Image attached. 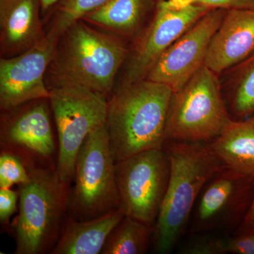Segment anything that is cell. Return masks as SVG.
Listing matches in <instances>:
<instances>
[{
	"label": "cell",
	"mask_w": 254,
	"mask_h": 254,
	"mask_svg": "<svg viewBox=\"0 0 254 254\" xmlns=\"http://www.w3.org/2000/svg\"><path fill=\"white\" fill-rule=\"evenodd\" d=\"M173 94L170 87L146 78L122 85L112 94L106 126L115 163L164 148Z\"/></svg>",
	"instance_id": "1"
},
{
	"label": "cell",
	"mask_w": 254,
	"mask_h": 254,
	"mask_svg": "<svg viewBox=\"0 0 254 254\" xmlns=\"http://www.w3.org/2000/svg\"><path fill=\"white\" fill-rule=\"evenodd\" d=\"M128 54L126 45L115 36L97 31L83 20L62 35L47 70L51 86H77L109 99L115 78Z\"/></svg>",
	"instance_id": "2"
},
{
	"label": "cell",
	"mask_w": 254,
	"mask_h": 254,
	"mask_svg": "<svg viewBox=\"0 0 254 254\" xmlns=\"http://www.w3.org/2000/svg\"><path fill=\"white\" fill-rule=\"evenodd\" d=\"M170 161L168 186L154 225V251L168 254L190 221L205 184L224 166L208 143L167 141Z\"/></svg>",
	"instance_id": "3"
},
{
	"label": "cell",
	"mask_w": 254,
	"mask_h": 254,
	"mask_svg": "<svg viewBox=\"0 0 254 254\" xmlns=\"http://www.w3.org/2000/svg\"><path fill=\"white\" fill-rule=\"evenodd\" d=\"M23 160L31 180L18 189V214L12 225L15 254H44L52 252L59 239L60 225L68 206L69 187L60 180L56 166Z\"/></svg>",
	"instance_id": "4"
},
{
	"label": "cell",
	"mask_w": 254,
	"mask_h": 254,
	"mask_svg": "<svg viewBox=\"0 0 254 254\" xmlns=\"http://www.w3.org/2000/svg\"><path fill=\"white\" fill-rule=\"evenodd\" d=\"M231 120L218 75L203 65L173 93L167 120V141L210 143Z\"/></svg>",
	"instance_id": "5"
},
{
	"label": "cell",
	"mask_w": 254,
	"mask_h": 254,
	"mask_svg": "<svg viewBox=\"0 0 254 254\" xmlns=\"http://www.w3.org/2000/svg\"><path fill=\"white\" fill-rule=\"evenodd\" d=\"M115 164L105 125L88 135L78 152L68 197L70 216L90 220L119 208Z\"/></svg>",
	"instance_id": "6"
},
{
	"label": "cell",
	"mask_w": 254,
	"mask_h": 254,
	"mask_svg": "<svg viewBox=\"0 0 254 254\" xmlns=\"http://www.w3.org/2000/svg\"><path fill=\"white\" fill-rule=\"evenodd\" d=\"M50 92L58 135L57 173L62 182L69 187L83 142L90 133L106 125L108 98L77 86L55 87Z\"/></svg>",
	"instance_id": "7"
},
{
	"label": "cell",
	"mask_w": 254,
	"mask_h": 254,
	"mask_svg": "<svg viewBox=\"0 0 254 254\" xmlns=\"http://www.w3.org/2000/svg\"><path fill=\"white\" fill-rule=\"evenodd\" d=\"M165 148L145 150L115 164L119 208L125 215L155 225L170 178Z\"/></svg>",
	"instance_id": "8"
},
{
	"label": "cell",
	"mask_w": 254,
	"mask_h": 254,
	"mask_svg": "<svg viewBox=\"0 0 254 254\" xmlns=\"http://www.w3.org/2000/svg\"><path fill=\"white\" fill-rule=\"evenodd\" d=\"M254 180L224 165L210 177L198 197L191 232L238 228L250 207Z\"/></svg>",
	"instance_id": "9"
},
{
	"label": "cell",
	"mask_w": 254,
	"mask_h": 254,
	"mask_svg": "<svg viewBox=\"0 0 254 254\" xmlns=\"http://www.w3.org/2000/svg\"><path fill=\"white\" fill-rule=\"evenodd\" d=\"M227 10L210 9L185 31L160 56L145 78L170 87L182 88L202 66L214 33Z\"/></svg>",
	"instance_id": "10"
},
{
	"label": "cell",
	"mask_w": 254,
	"mask_h": 254,
	"mask_svg": "<svg viewBox=\"0 0 254 254\" xmlns=\"http://www.w3.org/2000/svg\"><path fill=\"white\" fill-rule=\"evenodd\" d=\"M58 42L46 39L21 54L0 60V108L9 112L35 100L49 99L47 70Z\"/></svg>",
	"instance_id": "11"
},
{
	"label": "cell",
	"mask_w": 254,
	"mask_h": 254,
	"mask_svg": "<svg viewBox=\"0 0 254 254\" xmlns=\"http://www.w3.org/2000/svg\"><path fill=\"white\" fill-rule=\"evenodd\" d=\"M210 9L197 4L178 9L167 1H158L154 18L135 48L122 85L145 79L167 49Z\"/></svg>",
	"instance_id": "12"
},
{
	"label": "cell",
	"mask_w": 254,
	"mask_h": 254,
	"mask_svg": "<svg viewBox=\"0 0 254 254\" xmlns=\"http://www.w3.org/2000/svg\"><path fill=\"white\" fill-rule=\"evenodd\" d=\"M47 100H35L5 112L0 131L1 150L12 152L38 165L51 166L56 143Z\"/></svg>",
	"instance_id": "13"
},
{
	"label": "cell",
	"mask_w": 254,
	"mask_h": 254,
	"mask_svg": "<svg viewBox=\"0 0 254 254\" xmlns=\"http://www.w3.org/2000/svg\"><path fill=\"white\" fill-rule=\"evenodd\" d=\"M254 52V10H227L209 45L204 65L217 75Z\"/></svg>",
	"instance_id": "14"
},
{
	"label": "cell",
	"mask_w": 254,
	"mask_h": 254,
	"mask_svg": "<svg viewBox=\"0 0 254 254\" xmlns=\"http://www.w3.org/2000/svg\"><path fill=\"white\" fill-rule=\"evenodd\" d=\"M40 0H0V44L3 58L21 54L44 41Z\"/></svg>",
	"instance_id": "15"
},
{
	"label": "cell",
	"mask_w": 254,
	"mask_h": 254,
	"mask_svg": "<svg viewBox=\"0 0 254 254\" xmlns=\"http://www.w3.org/2000/svg\"><path fill=\"white\" fill-rule=\"evenodd\" d=\"M124 217L120 208L90 220L68 217L51 254H101L110 233Z\"/></svg>",
	"instance_id": "16"
},
{
	"label": "cell",
	"mask_w": 254,
	"mask_h": 254,
	"mask_svg": "<svg viewBox=\"0 0 254 254\" xmlns=\"http://www.w3.org/2000/svg\"><path fill=\"white\" fill-rule=\"evenodd\" d=\"M208 144L222 165L254 180V114L244 120H232Z\"/></svg>",
	"instance_id": "17"
},
{
	"label": "cell",
	"mask_w": 254,
	"mask_h": 254,
	"mask_svg": "<svg viewBox=\"0 0 254 254\" xmlns=\"http://www.w3.org/2000/svg\"><path fill=\"white\" fill-rule=\"evenodd\" d=\"M151 0H109L82 20L122 35L129 36L139 27Z\"/></svg>",
	"instance_id": "18"
},
{
	"label": "cell",
	"mask_w": 254,
	"mask_h": 254,
	"mask_svg": "<svg viewBox=\"0 0 254 254\" xmlns=\"http://www.w3.org/2000/svg\"><path fill=\"white\" fill-rule=\"evenodd\" d=\"M153 233V226L125 215L110 233L101 254H145Z\"/></svg>",
	"instance_id": "19"
},
{
	"label": "cell",
	"mask_w": 254,
	"mask_h": 254,
	"mask_svg": "<svg viewBox=\"0 0 254 254\" xmlns=\"http://www.w3.org/2000/svg\"><path fill=\"white\" fill-rule=\"evenodd\" d=\"M231 69L230 108L237 120H244L254 114V52Z\"/></svg>",
	"instance_id": "20"
},
{
	"label": "cell",
	"mask_w": 254,
	"mask_h": 254,
	"mask_svg": "<svg viewBox=\"0 0 254 254\" xmlns=\"http://www.w3.org/2000/svg\"><path fill=\"white\" fill-rule=\"evenodd\" d=\"M109 0H59L55 5L46 36L58 42L73 23L103 6Z\"/></svg>",
	"instance_id": "21"
},
{
	"label": "cell",
	"mask_w": 254,
	"mask_h": 254,
	"mask_svg": "<svg viewBox=\"0 0 254 254\" xmlns=\"http://www.w3.org/2000/svg\"><path fill=\"white\" fill-rule=\"evenodd\" d=\"M31 180L24 160L19 155L8 150L0 155V189H10L13 185H21Z\"/></svg>",
	"instance_id": "22"
},
{
	"label": "cell",
	"mask_w": 254,
	"mask_h": 254,
	"mask_svg": "<svg viewBox=\"0 0 254 254\" xmlns=\"http://www.w3.org/2000/svg\"><path fill=\"white\" fill-rule=\"evenodd\" d=\"M223 254H254V234L222 240Z\"/></svg>",
	"instance_id": "23"
},
{
	"label": "cell",
	"mask_w": 254,
	"mask_h": 254,
	"mask_svg": "<svg viewBox=\"0 0 254 254\" xmlns=\"http://www.w3.org/2000/svg\"><path fill=\"white\" fill-rule=\"evenodd\" d=\"M19 193L10 189H0V221L7 224L13 214L16 212Z\"/></svg>",
	"instance_id": "24"
},
{
	"label": "cell",
	"mask_w": 254,
	"mask_h": 254,
	"mask_svg": "<svg viewBox=\"0 0 254 254\" xmlns=\"http://www.w3.org/2000/svg\"><path fill=\"white\" fill-rule=\"evenodd\" d=\"M184 253L190 254H223L222 240L215 238L200 239L192 242L183 251Z\"/></svg>",
	"instance_id": "25"
},
{
	"label": "cell",
	"mask_w": 254,
	"mask_h": 254,
	"mask_svg": "<svg viewBox=\"0 0 254 254\" xmlns=\"http://www.w3.org/2000/svg\"><path fill=\"white\" fill-rule=\"evenodd\" d=\"M192 4L203 5L209 9H252L254 0H190Z\"/></svg>",
	"instance_id": "26"
},
{
	"label": "cell",
	"mask_w": 254,
	"mask_h": 254,
	"mask_svg": "<svg viewBox=\"0 0 254 254\" xmlns=\"http://www.w3.org/2000/svg\"><path fill=\"white\" fill-rule=\"evenodd\" d=\"M251 234H254V182L253 196L250 207L242 223L235 232V235H246Z\"/></svg>",
	"instance_id": "27"
},
{
	"label": "cell",
	"mask_w": 254,
	"mask_h": 254,
	"mask_svg": "<svg viewBox=\"0 0 254 254\" xmlns=\"http://www.w3.org/2000/svg\"><path fill=\"white\" fill-rule=\"evenodd\" d=\"M42 13H46L53 6H55L59 0H40Z\"/></svg>",
	"instance_id": "28"
},
{
	"label": "cell",
	"mask_w": 254,
	"mask_h": 254,
	"mask_svg": "<svg viewBox=\"0 0 254 254\" xmlns=\"http://www.w3.org/2000/svg\"><path fill=\"white\" fill-rule=\"evenodd\" d=\"M168 1V0H158V1Z\"/></svg>",
	"instance_id": "29"
}]
</instances>
